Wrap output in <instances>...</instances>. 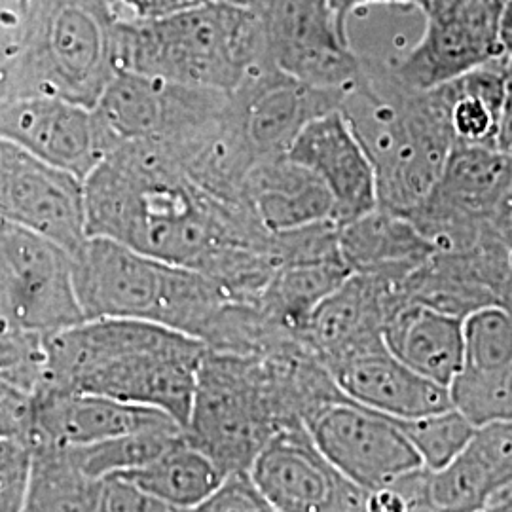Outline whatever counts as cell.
<instances>
[{
  "mask_svg": "<svg viewBox=\"0 0 512 512\" xmlns=\"http://www.w3.org/2000/svg\"><path fill=\"white\" fill-rule=\"evenodd\" d=\"M118 23L107 0H31L6 99L52 95L93 109L118 73Z\"/></svg>",
  "mask_w": 512,
  "mask_h": 512,
  "instance_id": "obj_7",
  "label": "cell"
},
{
  "mask_svg": "<svg viewBox=\"0 0 512 512\" xmlns=\"http://www.w3.org/2000/svg\"><path fill=\"white\" fill-rule=\"evenodd\" d=\"M308 404L310 366L300 342L260 355L205 349L184 431L222 473L249 469L275 431L304 423Z\"/></svg>",
  "mask_w": 512,
  "mask_h": 512,
  "instance_id": "obj_3",
  "label": "cell"
},
{
  "mask_svg": "<svg viewBox=\"0 0 512 512\" xmlns=\"http://www.w3.org/2000/svg\"><path fill=\"white\" fill-rule=\"evenodd\" d=\"M232 99L256 160H266L287 154L310 120L340 109L344 93L313 88L266 63L243 78Z\"/></svg>",
  "mask_w": 512,
  "mask_h": 512,
  "instance_id": "obj_15",
  "label": "cell"
},
{
  "mask_svg": "<svg viewBox=\"0 0 512 512\" xmlns=\"http://www.w3.org/2000/svg\"><path fill=\"white\" fill-rule=\"evenodd\" d=\"M173 423L179 421L152 406L40 387L31 395L27 439L31 446H86Z\"/></svg>",
  "mask_w": 512,
  "mask_h": 512,
  "instance_id": "obj_16",
  "label": "cell"
},
{
  "mask_svg": "<svg viewBox=\"0 0 512 512\" xmlns=\"http://www.w3.org/2000/svg\"><path fill=\"white\" fill-rule=\"evenodd\" d=\"M27 8L19 0H0V101L8 97L19 54Z\"/></svg>",
  "mask_w": 512,
  "mask_h": 512,
  "instance_id": "obj_36",
  "label": "cell"
},
{
  "mask_svg": "<svg viewBox=\"0 0 512 512\" xmlns=\"http://www.w3.org/2000/svg\"><path fill=\"white\" fill-rule=\"evenodd\" d=\"M376 4H387V6H408L425 12L429 0H329V6L338 19V23L349 33V21L359 12L365 10L368 6Z\"/></svg>",
  "mask_w": 512,
  "mask_h": 512,
  "instance_id": "obj_38",
  "label": "cell"
},
{
  "mask_svg": "<svg viewBox=\"0 0 512 512\" xmlns=\"http://www.w3.org/2000/svg\"><path fill=\"white\" fill-rule=\"evenodd\" d=\"M71 256L84 319L150 321L203 342L232 300L202 272L145 255L114 239L88 236Z\"/></svg>",
  "mask_w": 512,
  "mask_h": 512,
  "instance_id": "obj_6",
  "label": "cell"
},
{
  "mask_svg": "<svg viewBox=\"0 0 512 512\" xmlns=\"http://www.w3.org/2000/svg\"><path fill=\"white\" fill-rule=\"evenodd\" d=\"M105 478L86 475L65 446H33L25 511H101Z\"/></svg>",
  "mask_w": 512,
  "mask_h": 512,
  "instance_id": "obj_27",
  "label": "cell"
},
{
  "mask_svg": "<svg viewBox=\"0 0 512 512\" xmlns=\"http://www.w3.org/2000/svg\"><path fill=\"white\" fill-rule=\"evenodd\" d=\"M287 156L308 167L327 186L336 224L378 207L374 165L342 110H329L310 120L296 135Z\"/></svg>",
  "mask_w": 512,
  "mask_h": 512,
  "instance_id": "obj_17",
  "label": "cell"
},
{
  "mask_svg": "<svg viewBox=\"0 0 512 512\" xmlns=\"http://www.w3.org/2000/svg\"><path fill=\"white\" fill-rule=\"evenodd\" d=\"M494 147L512 160V84H507L503 107L499 112V122L495 129Z\"/></svg>",
  "mask_w": 512,
  "mask_h": 512,
  "instance_id": "obj_39",
  "label": "cell"
},
{
  "mask_svg": "<svg viewBox=\"0 0 512 512\" xmlns=\"http://www.w3.org/2000/svg\"><path fill=\"white\" fill-rule=\"evenodd\" d=\"M186 439L181 423L137 431L86 446H65L76 465L93 478L128 473L162 456Z\"/></svg>",
  "mask_w": 512,
  "mask_h": 512,
  "instance_id": "obj_28",
  "label": "cell"
},
{
  "mask_svg": "<svg viewBox=\"0 0 512 512\" xmlns=\"http://www.w3.org/2000/svg\"><path fill=\"white\" fill-rule=\"evenodd\" d=\"M512 365V313L486 304L463 317V359L459 368L490 370Z\"/></svg>",
  "mask_w": 512,
  "mask_h": 512,
  "instance_id": "obj_32",
  "label": "cell"
},
{
  "mask_svg": "<svg viewBox=\"0 0 512 512\" xmlns=\"http://www.w3.org/2000/svg\"><path fill=\"white\" fill-rule=\"evenodd\" d=\"M338 247L351 272L403 283L437 253L414 220L376 207L357 219L338 224Z\"/></svg>",
  "mask_w": 512,
  "mask_h": 512,
  "instance_id": "obj_21",
  "label": "cell"
},
{
  "mask_svg": "<svg viewBox=\"0 0 512 512\" xmlns=\"http://www.w3.org/2000/svg\"><path fill=\"white\" fill-rule=\"evenodd\" d=\"M325 368L344 397L391 418H416L452 406L448 387L404 365L385 348L384 340Z\"/></svg>",
  "mask_w": 512,
  "mask_h": 512,
  "instance_id": "obj_18",
  "label": "cell"
},
{
  "mask_svg": "<svg viewBox=\"0 0 512 512\" xmlns=\"http://www.w3.org/2000/svg\"><path fill=\"white\" fill-rule=\"evenodd\" d=\"M245 196L255 219L270 234L334 220L327 186L287 154L258 160L247 177Z\"/></svg>",
  "mask_w": 512,
  "mask_h": 512,
  "instance_id": "obj_22",
  "label": "cell"
},
{
  "mask_svg": "<svg viewBox=\"0 0 512 512\" xmlns=\"http://www.w3.org/2000/svg\"><path fill=\"white\" fill-rule=\"evenodd\" d=\"M429 471H439L473 439L476 427L454 406L416 418H395Z\"/></svg>",
  "mask_w": 512,
  "mask_h": 512,
  "instance_id": "obj_31",
  "label": "cell"
},
{
  "mask_svg": "<svg viewBox=\"0 0 512 512\" xmlns=\"http://www.w3.org/2000/svg\"><path fill=\"white\" fill-rule=\"evenodd\" d=\"M501 46H503V57L507 59L512 69V0H507L503 18H501Z\"/></svg>",
  "mask_w": 512,
  "mask_h": 512,
  "instance_id": "obj_41",
  "label": "cell"
},
{
  "mask_svg": "<svg viewBox=\"0 0 512 512\" xmlns=\"http://www.w3.org/2000/svg\"><path fill=\"white\" fill-rule=\"evenodd\" d=\"M0 222L50 239L73 255L90 236L84 181L0 139Z\"/></svg>",
  "mask_w": 512,
  "mask_h": 512,
  "instance_id": "obj_12",
  "label": "cell"
},
{
  "mask_svg": "<svg viewBox=\"0 0 512 512\" xmlns=\"http://www.w3.org/2000/svg\"><path fill=\"white\" fill-rule=\"evenodd\" d=\"M482 511L512 512V478L497 486L494 492L488 495Z\"/></svg>",
  "mask_w": 512,
  "mask_h": 512,
  "instance_id": "obj_40",
  "label": "cell"
},
{
  "mask_svg": "<svg viewBox=\"0 0 512 512\" xmlns=\"http://www.w3.org/2000/svg\"><path fill=\"white\" fill-rule=\"evenodd\" d=\"M330 463L368 494L423 467L395 418L340 395L304 421Z\"/></svg>",
  "mask_w": 512,
  "mask_h": 512,
  "instance_id": "obj_11",
  "label": "cell"
},
{
  "mask_svg": "<svg viewBox=\"0 0 512 512\" xmlns=\"http://www.w3.org/2000/svg\"><path fill=\"white\" fill-rule=\"evenodd\" d=\"M382 338L399 361L421 376L452 384L463 359V319L404 298L397 285L385 310Z\"/></svg>",
  "mask_w": 512,
  "mask_h": 512,
  "instance_id": "obj_20",
  "label": "cell"
},
{
  "mask_svg": "<svg viewBox=\"0 0 512 512\" xmlns=\"http://www.w3.org/2000/svg\"><path fill=\"white\" fill-rule=\"evenodd\" d=\"M46 336L0 319V382L33 395L46 370Z\"/></svg>",
  "mask_w": 512,
  "mask_h": 512,
  "instance_id": "obj_33",
  "label": "cell"
},
{
  "mask_svg": "<svg viewBox=\"0 0 512 512\" xmlns=\"http://www.w3.org/2000/svg\"><path fill=\"white\" fill-rule=\"evenodd\" d=\"M393 285L380 275L351 272L311 313L302 342L323 365L382 342Z\"/></svg>",
  "mask_w": 512,
  "mask_h": 512,
  "instance_id": "obj_19",
  "label": "cell"
},
{
  "mask_svg": "<svg viewBox=\"0 0 512 512\" xmlns=\"http://www.w3.org/2000/svg\"><path fill=\"white\" fill-rule=\"evenodd\" d=\"M0 139L82 181L109 154L93 110L52 95L0 101Z\"/></svg>",
  "mask_w": 512,
  "mask_h": 512,
  "instance_id": "obj_14",
  "label": "cell"
},
{
  "mask_svg": "<svg viewBox=\"0 0 512 512\" xmlns=\"http://www.w3.org/2000/svg\"><path fill=\"white\" fill-rule=\"evenodd\" d=\"M275 67L296 80L346 93L361 78V57L329 0H256Z\"/></svg>",
  "mask_w": 512,
  "mask_h": 512,
  "instance_id": "obj_10",
  "label": "cell"
},
{
  "mask_svg": "<svg viewBox=\"0 0 512 512\" xmlns=\"http://www.w3.org/2000/svg\"><path fill=\"white\" fill-rule=\"evenodd\" d=\"M88 234L220 281L272 243L249 209L194 183L154 141L114 148L84 179Z\"/></svg>",
  "mask_w": 512,
  "mask_h": 512,
  "instance_id": "obj_1",
  "label": "cell"
},
{
  "mask_svg": "<svg viewBox=\"0 0 512 512\" xmlns=\"http://www.w3.org/2000/svg\"><path fill=\"white\" fill-rule=\"evenodd\" d=\"M33 475L27 437H0V512L25 511Z\"/></svg>",
  "mask_w": 512,
  "mask_h": 512,
  "instance_id": "obj_34",
  "label": "cell"
},
{
  "mask_svg": "<svg viewBox=\"0 0 512 512\" xmlns=\"http://www.w3.org/2000/svg\"><path fill=\"white\" fill-rule=\"evenodd\" d=\"M165 512L198 511L222 480V469L188 437L145 465L120 473Z\"/></svg>",
  "mask_w": 512,
  "mask_h": 512,
  "instance_id": "obj_25",
  "label": "cell"
},
{
  "mask_svg": "<svg viewBox=\"0 0 512 512\" xmlns=\"http://www.w3.org/2000/svg\"><path fill=\"white\" fill-rule=\"evenodd\" d=\"M448 391L452 406L475 427L512 420V365L490 370L459 368Z\"/></svg>",
  "mask_w": 512,
  "mask_h": 512,
  "instance_id": "obj_30",
  "label": "cell"
},
{
  "mask_svg": "<svg viewBox=\"0 0 512 512\" xmlns=\"http://www.w3.org/2000/svg\"><path fill=\"white\" fill-rule=\"evenodd\" d=\"M40 387L158 408L186 425L205 344L139 319L97 317L46 336Z\"/></svg>",
  "mask_w": 512,
  "mask_h": 512,
  "instance_id": "obj_2",
  "label": "cell"
},
{
  "mask_svg": "<svg viewBox=\"0 0 512 512\" xmlns=\"http://www.w3.org/2000/svg\"><path fill=\"white\" fill-rule=\"evenodd\" d=\"M349 274L342 258L279 266L260 294L258 308L277 329L300 338L311 313Z\"/></svg>",
  "mask_w": 512,
  "mask_h": 512,
  "instance_id": "obj_26",
  "label": "cell"
},
{
  "mask_svg": "<svg viewBox=\"0 0 512 512\" xmlns=\"http://www.w3.org/2000/svg\"><path fill=\"white\" fill-rule=\"evenodd\" d=\"M200 512H274L258 490L249 469H234L222 476L219 486L202 505Z\"/></svg>",
  "mask_w": 512,
  "mask_h": 512,
  "instance_id": "obj_35",
  "label": "cell"
},
{
  "mask_svg": "<svg viewBox=\"0 0 512 512\" xmlns=\"http://www.w3.org/2000/svg\"><path fill=\"white\" fill-rule=\"evenodd\" d=\"M0 319L42 336L84 321L71 253L8 222H0Z\"/></svg>",
  "mask_w": 512,
  "mask_h": 512,
  "instance_id": "obj_8",
  "label": "cell"
},
{
  "mask_svg": "<svg viewBox=\"0 0 512 512\" xmlns=\"http://www.w3.org/2000/svg\"><path fill=\"white\" fill-rule=\"evenodd\" d=\"M495 300H497L499 306L507 308L512 313V260L509 268H507V272L501 277V281L497 285Z\"/></svg>",
  "mask_w": 512,
  "mask_h": 512,
  "instance_id": "obj_42",
  "label": "cell"
},
{
  "mask_svg": "<svg viewBox=\"0 0 512 512\" xmlns=\"http://www.w3.org/2000/svg\"><path fill=\"white\" fill-rule=\"evenodd\" d=\"M31 395L0 382V437H27Z\"/></svg>",
  "mask_w": 512,
  "mask_h": 512,
  "instance_id": "obj_37",
  "label": "cell"
},
{
  "mask_svg": "<svg viewBox=\"0 0 512 512\" xmlns=\"http://www.w3.org/2000/svg\"><path fill=\"white\" fill-rule=\"evenodd\" d=\"M357 54L361 78L340 110L374 165L378 207L410 215L433 192L454 139L433 90H412L382 59Z\"/></svg>",
  "mask_w": 512,
  "mask_h": 512,
  "instance_id": "obj_4",
  "label": "cell"
},
{
  "mask_svg": "<svg viewBox=\"0 0 512 512\" xmlns=\"http://www.w3.org/2000/svg\"><path fill=\"white\" fill-rule=\"evenodd\" d=\"M202 2H205V0H202Z\"/></svg>",
  "mask_w": 512,
  "mask_h": 512,
  "instance_id": "obj_45",
  "label": "cell"
},
{
  "mask_svg": "<svg viewBox=\"0 0 512 512\" xmlns=\"http://www.w3.org/2000/svg\"><path fill=\"white\" fill-rule=\"evenodd\" d=\"M497 486L495 476L469 446L439 471H429L433 511H482Z\"/></svg>",
  "mask_w": 512,
  "mask_h": 512,
  "instance_id": "obj_29",
  "label": "cell"
},
{
  "mask_svg": "<svg viewBox=\"0 0 512 512\" xmlns=\"http://www.w3.org/2000/svg\"><path fill=\"white\" fill-rule=\"evenodd\" d=\"M118 73L234 92L243 78L274 63L260 16L228 0H205L156 19H120Z\"/></svg>",
  "mask_w": 512,
  "mask_h": 512,
  "instance_id": "obj_5",
  "label": "cell"
},
{
  "mask_svg": "<svg viewBox=\"0 0 512 512\" xmlns=\"http://www.w3.org/2000/svg\"><path fill=\"white\" fill-rule=\"evenodd\" d=\"M167 82L147 74L120 71L93 105V116L107 150L152 139L164 120Z\"/></svg>",
  "mask_w": 512,
  "mask_h": 512,
  "instance_id": "obj_24",
  "label": "cell"
},
{
  "mask_svg": "<svg viewBox=\"0 0 512 512\" xmlns=\"http://www.w3.org/2000/svg\"><path fill=\"white\" fill-rule=\"evenodd\" d=\"M228 2L238 4V6H245V8H249V10L256 4V0H228Z\"/></svg>",
  "mask_w": 512,
  "mask_h": 512,
  "instance_id": "obj_43",
  "label": "cell"
},
{
  "mask_svg": "<svg viewBox=\"0 0 512 512\" xmlns=\"http://www.w3.org/2000/svg\"><path fill=\"white\" fill-rule=\"evenodd\" d=\"M507 0H429L416 46L387 63L412 90H431L503 57L501 18Z\"/></svg>",
  "mask_w": 512,
  "mask_h": 512,
  "instance_id": "obj_9",
  "label": "cell"
},
{
  "mask_svg": "<svg viewBox=\"0 0 512 512\" xmlns=\"http://www.w3.org/2000/svg\"><path fill=\"white\" fill-rule=\"evenodd\" d=\"M274 512L366 511L368 492L342 475L304 423L275 431L249 467Z\"/></svg>",
  "mask_w": 512,
  "mask_h": 512,
  "instance_id": "obj_13",
  "label": "cell"
},
{
  "mask_svg": "<svg viewBox=\"0 0 512 512\" xmlns=\"http://www.w3.org/2000/svg\"><path fill=\"white\" fill-rule=\"evenodd\" d=\"M509 84L505 57L431 88L456 145L494 147L499 112Z\"/></svg>",
  "mask_w": 512,
  "mask_h": 512,
  "instance_id": "obj_23",
  "label": "cell"
},
{
  "mask_svg": "<svg viewBox=\"0 0 512 512\" xmlns=\"http://www.w3.org/2000/svg\"><path fill=\"white\" fill-rule=\"evenodd\" d=\"M19 2H21V6H25V8H27V6H29V2H31V0H19Z\"/></svg>",
  "mask_w": 512,
  "mask_h": 512,
  "instance_id": "obj_44",
  "label": "cell"
}]
</instances>
